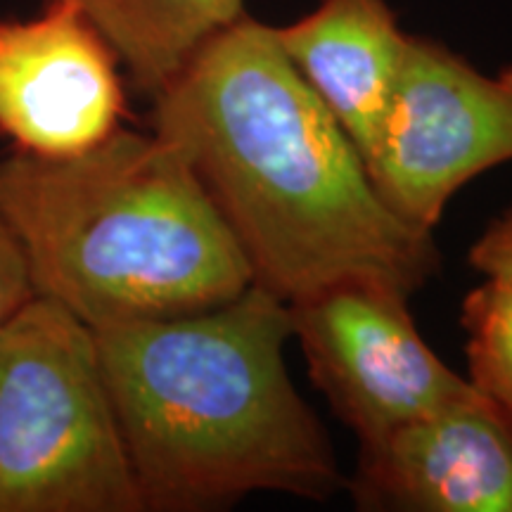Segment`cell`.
I'll list each match as a JSON object with an SVG mask.
<instances>
[{
    "label": "cell",
    "instance_id": "obj_1",
    "mask_svg": "<svg viewBox=\"0 0 512 512\" xmlns=\"http://www.w3.org/2000/svg\"><path fill=\"white\" fill-rule=\"evenodd\" d=\"M152 131L188 157L254 285L297 302L344 280L411 297L439 268L432 233L387 207L354 140L247 15L159 91Z\"/></svg>",
    "mask_w": 512,
    "mask_h": 512
},
{
    "label": "cell",
    "instance_id": "obj_2",
    "mask_svg": "<svg viewBox=\"0 0 512 512\" xmlns=\"http://www.w3.org/2000/svg\"><path fill=\"white\" fill-rule=\"evenodd\" d=\"M93 332L143 510H216L256 491L328 501L347 484L287 373L290 306L264 287Z\"/></svg>",
    "mask_w": 512,
    "mask_h": 512
},
{
    "label": "cell",
    "instance_id": "obj_3",
    "mask_svg": "<svg viewBox=\"0 0 512 512\" xmlns=\"http://www.w3.org/2000/svg\"><path fill=\"white\" fill-rule=\"evenodd\" d=\"M36 294L88 328L226 304L252 271L181 147L121 126L76 157L0 159Z\"/></svg>",
    "mask_w": 512,
    "mask_h": 512
},
{
    "label": "cell",
    "instance_id": "obj_4",
    "mask_svg": "<svg viewBox=\"0 0 512 512\" xmlns=\"http://www.w3.org/2000/svg\"><path fill=\"white\" fill-rule=\"evenodd\" d=\"M0 512H143L95 332L41 294L0 325Z\"/></svg>",
    "mask_w": 512,
    "mask_h": 512
},
{
    "label": "cell",
    "instance_id": "obj_5",
    "mask_svg": "<svg viewBox=\"0 0 512 512\" xmlns=\"http://www.w3.org/2000/svg\"><path fill=\"white\" fill-rule=\"evenodd\" d=\"M505 162H512V67L489 76L441 43L408 36L366 157L387 207L432 233L465 183Z\"/></svg>",
    "mask_w": 512,
    "mask_h": 512
},
{
    "label": "cell",
    "instance_id": "obj_6",
    "mask_svg": "<svg viewBox=\"0 0 512 512\" xmlns=\"http://www.w3.org/2000/svg\"><path fill=\"white\" fill-rule=\"evenodd\" d=\"M287 306L313 384L358 444L475 392L422 339L399 287L344 280Z\"/></svg>",
    "mask_w": 512,
    "mask_h": 512
},
{
    "label": "cell",
    "instance_id": "obj_7",
    "mask_svg": "<svg viewBox=\"0 0 512 512\" xmlns=\"http://www.w3.org/2000/svg\"><path fill=\"white\" fill-rule=\"evenodd\" d=\"M124 114L117 55L72 0L0 19V136L15 152L83 155L117 133Z\"/></svg>",
    "mask_w": 512,
    "mask_h": 512
},
{
    "label": "cell",
    "instance_id": "obj_8",
    "mask_svg": "<svg viewBox=\"0 0 512 512\" xmlns=\"http://www.w3.org/2000/svg\"><path fill=\"white\" fill-rule=\"evenodd\" d=\"M361 510L512 512V420L475 392L361 441L347 479Z\"/></svg>",
    "mask_w": 512,
    "mask_h": 512
},
{
    "label": "cell",
    "instance_id": "obj_9",
    "mask_svg": "<svg viewBox=\"0 0 512 512\" xmlns=\"http://www.w3.org/2000/svg\"><path fill=\"white\" fill-rule=\"evenodd\" d=\"M273 34L366 162L408 41L387 0H320L311 15Z\"/></svg>",
    "mask_w": 512,
    "mask_h": 512
},
{
    "label": "cell",
    "instance_id": "obj_10",
    "mask_svg": "<svg viewBox=\"0 0 512 512\" xmlns=\"http://www.w3.org/2000/svg\"><path fill=\"white\" fill-rule=\"evenodd\" d=\"M140 93L155 95L211 36L245 17L242 0H72Z\"/></svg>",
    "mask_w": 512,
    "mask_h": 512
},
{
    "label": "cell",
    "instance_id": "obj_11",
    "mask_svg": "<svg viewBox=\"0 0 512 512\" xmlns=\"http://www.w3.org/2000/svg\"><path fill=\"white\" fill-rule=\"evenodd\" d=\"M470 380L512 420V285L486 278L460 309Z\"/></svg>",
    "mask_w": 512,
    "mask_h": 512
},
{
    "label": "cell",
    "instance_id": "obj_12",
    "mask_svg": "<svg viewBox=\"0 0 512 512\" xmlns=\"http://www.w3.org/2000/svg\"><path fill=\"white\" fill-rule=\"evenodd\" d=\"M36 294L29 261L17 233L0 209V325L8 323Z\"/></svg>",
    "mask_w": 512,
    "mask_h": 512
},
{
    "label": "cell",
    "instance_id": "obj_13",
    "mask_svg": "<svg viewBox=\"0 0 512 512\" xmlns=\"http://www.w3.org/2000/svg\"><path fill=\"white\" fill-rule=\"evenodd\" d=\"M470 264L489 280L512 285V207L479 235L470 249Z\"/></svg>",
    "mask_w": 512,
    "mask_h": 512
}]
</instances>
